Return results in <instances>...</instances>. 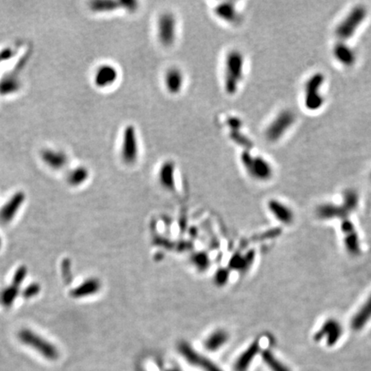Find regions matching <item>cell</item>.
I'll use <instances>...</instances> for the list:
<instances>
[{
    "label": "cell",
    "instance_id": "6da1fadb",
    "mask_svg": "<svg viewBox=\"0 0 371 371\" xmlns=\"http://www.w3.org/2000/svg\"><path fill=\"white\" fill-rule=\"evenodd\" d=\"M246 58L243 52L238 48H232L223 58V88L229 96H235L241 89L245 77Z\"/></svg>",
    "mask_w": 371,
    "mask_h": 371
},
{
    "label": "cell",
    "instance_id": "7a4b0ae2",
    "mask_svg": "<svg viewBox=\"0 0 371 371\" xmlns=\"http://www.w3.org/2000/svg\"><path fill=\"white\" fill-rule=\"evenodd\" d=\"M140 157L139 133L134 124H128L122 131L119 157L126 165H134Z\"/></svg>",
    "mask_w": 371,
    "mask_h": 371
},
{
    "label": "cell",
    "instance_id": "3957f363",
    "mask_svg": "<svg viewBox=\"0 0 371 371\" xmlns=\"http://www.w3.org/2000/svg\"><path fill=\"white\" fill-rule=\"evenodd\" d=\"M240 161L246 173L255 180L267 181L273 177V166L262 156L253 155L249 150H244L240 156Z\"/></svg>",
    "mask_w": 371,
    "mask_h": 371
},
{
    "label": "cell",
    "instance_id": "277c9868",
    "mask_svg": "<svg viewBox=\"0 0 371 371\" xmlns=\"http://www.w3.org/2000/svg\"><path fill=\"white\" fill-rule=\"evenodd\" d=\"M178 19L174 12L165 11L158 16L156 22V36L161 46H174L178 39Z\"/></svg>",
    "mask_w": 371,
    "mask_h": 371
},
{
    "label": "cell",
    "instance_id": "5b68a950",
    "mask_svg": "<svg viewBox=\"0 0 371 371\" xmlns=\"http://www.w3.org/2000/svg\"><path fill=\"white\" fill-rule=\"evenodd\" d=\"M367 17L365 6H354L343 19L335 29V35L340 41H345L351 39L357 31Z\"/></svg>",
    "mask_w": 371,
    "mask_h": 371
},
{
    "label": "cell",
    "instance_id": "8992f818",
    "mask_svg": "<svg viewBox=\"0 0 371 371\" xmlns=\"http://www.w3.org/2000/svg\"><path fill=\"white\" fill-rule=\"evenodd\" d=\"M18 339L23 344L32 348L46 359L58 358V351L56 346L30 329H22L18 333Z\"/></svg>",
    "mask_w": 371,
    "mask_h": 371
},
{
    "label": "cell",
    "instance_id": "52a82bcc",
    "mask_svg": "<svg viewBox=\"0 0 371 371\" xmlns=\"http://www.w3.org/2000/svg\"><path fill=\"white\" fill-rule=\"evenodd\" d=\"M295 120L296 115L292 111L285 109L278 113L265 130V137L267 141L271 143L279 141L288 130H290Z\"/></svg>",
    "mask_w": 371,
    "mask_h": 371
},
{
    "label": "cell",
    "instance_id": "ba28073f",
    "mask_svg": "<svg viewBox=\"0 0 371 371\" xmlns=\"http://www.w3.org/2000/svg\"><path fill=\"white\" fill-rule=\"evenodd\" d=\"M324 81V75L320 73L314 74L307 79L305 84L304 104L308 110H319L324 104V97L320 91Z\"/></svg>",
    "mask_w": 371,
    "mask_h": 371
},
{
    "label": "cell",
    "instance_id": "9c48e42d",
    "mask_svg": "<svg viewBox=\"0 0 371 371\" xmlns=\"http://www.w3.org/2000/svg\"><path fill=\"white\" fill-rule=\"evenodd\" d=\"M162 84L166 92L170 96H178L185 88V73L180 67L175 66L168 67L162 76Z\"/></svg>",
    "mask_w": 371,
    "mask_h": 371
},
{
    "label": "cell",
    "instance_id": "30bf717a",
    "mask_svg": "<svg viewBox=\"0 0 371 371\" xmlns=\"http://www.w3.org/2000/svg\"><path fill=\"white\" fill-rule=\"evenodd\" d=\"M90 8L96 13H109L120 10L133 13L139 8V3L134 0H96L90 3Z\"/></svg>",
    "mask_w": 371,
    "mask_h": 371
},
{
    "label": "cell",
    "instance_id": "8fae6325",
    "mask_svg": "<svg viewBox=\"0 0 371 371\" xmlns=\"http://www.w3.org/2000/svg\"><path fill=\"white\" fill-rule=\"evenodd\" d=\"M213 14L218 20L231 26L238 25L241 22V11L237 4L232 1H224L217 4L213 7Z\"/></svg>",
    "mask_w": 371,
    "mask_h": 371
},
{
    "label": "cell",
    "instance_id": "7c38bea8",
    "mask_svg": "<svg viewBox=\"0 0 371 371\" xmlns=\"http://www.w3.org/2000/svg\"><path fill=\"white\" fill-rule=\"evenodd\" d=\"M119 77V70L115 66L105 63L96 68L93 77V82L98 89H107L112 87L118 82Z\"/></svg>",
    "mask_w": 371,
    "mask_h": 371
},
{
    "label": "cell",
    "instance_id": "4fadbf2b",
    "mask_svg": "<svg viewBox=\"0 0 371 371\" xmlns=\"http://www.w3.org/2000/svg\"><path fill=\"white\" fill-rule=\"evenodd\" d=\"M342 334L343 328L340 322L335 319H328L316 333L314 339L316 341H321L325 339L328 346H334L340 339Z\"/></svg>",
    "mask_w": 371,
    "mask_h": 371
},
{
    "label": "cell",
    "instance_id": "5bb4252c",
    "mask_svg": "<svg viewBox=\"0 0 371 371\" xmlns=\"http://www.w3.org/2000/svg\"><path fill=\"white\" fill-rule=\"evenodd\" d=\"M178 350L184 358L190 362L192 365L198 366L205 371H223L211 360L207 359L206 357L196 352L187 343H180L178 346Z\"/></svg>",
    "mask_w": 371,
    "mask_h": 371
},
{
    "label": "cell",
    "instance_id": "9a60e30c",
    "mask_svg": "<svg viewBox=\"0 0 371 371\" xmlns=\"http://www.w3.org/2000/svg\"><path fill=\"white\" fill-rule=\"evenodd\" d=\"M340 229L344 235V243L348 253L351 255H358L361 251L359 235L353 223L348 218L341 220Z\"/></svg>",
    "mask_w": 371,
    "mask_h": 371
},
{
    "label": "cell",
    "instance_id": "2e32d148",
    "mask_svg": "<svg viewBox=\"0 0 371 371\" xmlns=\"http://www.w3.org/2000/svg\"><path fill=\"white\" fill-rule=\"evenodd\" d=\"M25 200V195L23 192L16 193L10 199L3 207L0 209V222L4 223H8L13 220V218L18 214L21 206H23Z\"/></svg>",
    "mask_w": 371,
    "mask_h": 371
},
{
    "label": "cell",
    "instance_id": "e0dca14e",
    "mask_svg": "<svg viewBox=\"0 0 371 371\" xmlns=\"http://www.w3.org/2000/svg\"><path fill=\"white\" fill-rule=\"evenodd\" d=\"M175 170L176 164L171 159H168L162 162L158 171V180L163 189L167 190H174L175 188Z\"/></svg>",
    "mask_w": 371,
    "mask_h": 371
},
{
    "label": "cell",
    "instance_id": "ac0fdd59",
    "mask_svg": "<svg viewBox=\"0 0 371 371\" xmlns=\"http://www.w3.org/2000/svg\"><path fill=\"white\" fill-rule=\"evenodd\" d=\"M334 58L339 64L345 67H351L357 61V55L351 46H348L345 41L337 42L333 50Z\"/></svg>",
    "mask_w": 371,
    "mask_h": 371
},
{
    "label": "cell",
    "instance_id": "d6986e66",
    "mask_svg": "<svg viewBox=\"0 0 371 371\" xmlns=\"http://www.w3.org/2000/svg\"><path fill=\"white\" fill-rule=\"evenodd\" d=\"M350 212L345 208V206L341 205H334V204H324L320 206L317 209V216L322 219H334L339 218L344 220L347 218Z\"/></svg>",
    "mask_w": 371,
    "mask_h": 371
},
{
    "label": "cell",
    "instance_id": "ffe728a7",
    "mask_svg": "<svg viewBox=\"0 0 371 371\" xmlns=\"http://www.w3.org/2000/svg\"><path fill=\"white\" fill-rule=\"evenodd\" d=\"M100 289L101 283L97 278H88L71 291V296L73 298H84L96 294Z\"/></svg>",
    "mask_w": 371,
    "mask_h": 371
},
{
    "label": "cell",
    "instance_id": "44dd1931",
    "mask_svg": "<svg viewBox=\"0 0 371 371\" xmlns=\"http://www.w3.org/2000/svg\"><path fill=\"white\" fill-rule=\"evenodd\" d=\"M371 319V295L364 301V303L360 307L359 311L354 315L351 319V328L354 331H360L363 327H365L368 321Z\"/></svg>",
    "mask_w": 371,
    "mask_h": 371
},
{
    "label": "cell",
    "instance_id": "7402d4cb",
    "mask_svg": "<svg viewBox=\"0 0 371 371\" xmlns=\"http://www.w3.org/2000/svg\"><path fill=\"white\" fill-rule=\"evenodd\" d=\"M41 159L46 165L52 169L64 168L67 162V157L64 152L46 149L41 152Z\"/></svg>",
    "mask_w": 371,
    "mask_h": 371
},
{
    "label": "cell",
    "instance_id": "603a6c76",
    "mask_svg": "<svg viewBox=\"0 0 371 371\" xmlns=\"http://www.w3.org/2000/svg\"><path fill=\"white\" fill-rule=\"evenodd\" d=\"M268 207L273 216L281 223L284 224H290L292 223L294 214L290 207L275 200H270Z\"/></svg>",
    "mask_w": 371,
    "mask_h": 371
},
{
    "label": "cell",
    "instance_id": "cb8c5ba5",
    "mask_svg": "<svg viewBox=\"0 0 371 371\" xmlns=\"http://www.w3.org/2000/svg\"><path fill=\"white\" fill-rule=\"evenodd\" d=\"M259 351H260V345L258 341L253 342L250 347L248 348L236 360L235 364V371H246Z\"/></svg>",
    "mask_w": 371,
    "mask_h": 371
},
{
    "label": "cell",
    "instance_id": "d4e9b609",
    "mask_svg": "<svg viewBox=\"0 0 371 371\" xmlns=\"http://www.w3.org/2000/svg\"><path fill=\"white\" fill-rule=\"evenodd\" d=\"M229 339V334L225 331L218 330L211 334L205 342V347L210 351H218L223 347Z\"/></svg>",
    "mask_w": 371,
    "mask_h": 371
},
{
    "label": "cell",
    "instance_id": "484cf974",
    "mask_svg": "<svg viewBox=\"0 0 371 371\" xmlns=\"http://www.w3.org/2000/svg\"><path fill=\"white\" fill-rule=\"evenodd\" d=\"M89 176H90V173L87 168L85 167H78V168H73V170L68 174L67 181L71 186L79 187L84 184L88 180Z\"/></svg>",
    "mask_w": 371,
    "mask_h": 371
},
{
    "label": "cell",
    "instance_id": "4316f807",
    "mask_svg": "<svg viewBox=\"0 0 371 371\" xmlns=\"http://www.w3.org/2000/svg\"><path fill=\"white\" fill-rule=\"evenodd\" d=\"M19 287L20 286L12 283L10 286L2 290V292L0 294V303L3 305L4 307H12L19 294Z\"/></svg>",
    "mask_w": 371,
    "mask_h": 371
},
{
    "label": "cell",
    "instance_id": "83f0119b",
    "mask_svg": "<svg viewBox=\"0 0 371 371\" xmlns=\"http://www.w3.org/2000/svg\"><path fill=\"white\" fill-rule=\"evenodd\" d=\"M254 257H255V255L253 252L246 255V256L235 255L229 261V267L231 269L239 270V271L248 269L250 265L252 264Z\"/></svg>",
    "mask_w": 371,
    "mask_h": 371
},
{
    "label": "cell",
    "instance_id": "f1b7e54d",
    "mask_svg": "<svg viewBox=\"0 0 371 371\" xmlns=\"http://www.w3.org/2000/svg\"><path fill=\"white\" fill-rule=\"evenodd\" d=\"M20 88V83L14 76H6L0 80V95H10L18 91Z\"/></svg>",
    "mask_w": 371,
    "mask_h": 371
},
{
    "label": "cell",
    "instance_id": "f546056e",
    "mask_svg": "<svg viewBox=\"0 0 371 371\" xmlns=\"http://www.w3.org/2000/svg\"><path fill=\"white\" fill-rule=\"evenodd\" d=\"M262 358L267 367L272 371H290V368L284 365L269 350H266L262 352Z\"/></svg>",
    "mask_w": 371,
    "mask_h": 371
},
{
    "label": "cell",
    "instance_id": "4dcf8cb0",
    "mask_svg": "<svg viewBox=\"0 0 371 371\" xmlns=\"http://www.w3.org/2000/svg\"><path fill=\"white\" fill-rule=\"evenodd\" d=\"M343 200L342 205L349 212H353L358 206V195L357 192L352 189L345 190L343 195Z\"/></svg>",
    "mask_w": 371,
    "mask_h": 371
},
{
    "label": "cell",
    "instance_id": "1f68e13d",
    "mask_svg": "<svg viewBox=\"0 0 371 371\" xmlns=\"http://www.w3.org/2000/svg\"><path fill=\"white\" fill-rule=\"evenodd\" d=\"M192 262L200 272L206 271L210 265L208 255L206 253H196L192 257Z\"/></svg>",
    "mask_w": 371,
    "mask_h": 371
},
{
    "label": "cell",
    "instance_id": "d6a6232c",
    "mask_svg": "<svg viewBox=\"0 0 371 371\" xmlns=\"http://www.w3.org/2000/svg\"><path fill=\"white\" fill-rule=\"evenodd\" d=\"M61 273L65 283L70 284L73 280V273H72V263L68 259H65L64 261H62Z\"/></svg>",
    "mask_w": 371,
    "mask_h": 371
},
{
    "label": "cell",
    "instance_id": "836d02e7",
    "mask_svg": "<svg viewBox=\"0 0 371 371\" xmlns=\"http://www.w3.org/2000/svg\"><path fill=\"white\" fill-rule=\"evenodd\" d=\"M229 278V269L227 268H220L218 270L214 276L215 284H218V286H223L226 284Z\"/></svg>",
    "mask_w": 371,
    "mask_h": 371
},
{
    "label": "cell",
    "instance_id": "e575fe53",
    "mask_svg": "<svg viewBox=\"0 0 371 371\" xmlns=\"http://www.w3.org/2000/svg\"><path fill=\"white\" fill-rule=\"evenodd\" d=\"M40 290H41V287H40L39 284H36V283L31 284L25 290H23V297L26 299L32 298L34 296H36L38 293L40 292Z\"/></svg>",
    "mask_w": 371,
    "mask_h": 371
},
{
    "label": "cell",
    "instance_id": "d590c367",
    "mask_svg": "<svg viewBox=\"0 0 371 371\" xmlns=\"http://www.w3.org/2000/svg\"><path fill=\"white\" fill-rule=\"evenodd\" d=\"M27 268L25 267H20L18 268L16 273H15L14 277L12 278V283L17 284L18 286H21V284L23 283L24 278L26 277Z\"/></svg>",
    "mask_w": 371,
    "mask_h": 371
},
{
    "label": "cell",
    "instance_id": "8d00e7d4",
    "mask_svg": "<svg viewBox=\"0 0 371 371\" xmlns=\"http://www.w3.org/2000/svg\"><path fill=\"white\" fill-rule=\"evenodd\" d=\"M1 246H2V240H1V237H0V249H1Z\"/></svg>",
    "mask_w": 371,
    "mask_h": 371
},
{
    "label": "cell",
    "instance_id": "74e56055",
    "mask_svg": "<svg viewBox=\"0 0 371 371\" xmlns=\"http://www.w3.org/2000/svg\"><path fill=\"white\" fill-rule=\"evenodd\" d=\"M168 371H179V370H177V369H171V370H168Z\"/></svg>",
    "mask_w": 371,
    "mask_h": 371
},
{
    "label": "cell",
    "instance_id": "f35d334b",
    "mask_svg": "<svg viewBox=\"0 0 371 371\" xmlns=\"http://www.w3.org/2000/svg\"><path fill=\"white\" fill-rule=\"evenodd\" d=\"M1 61H3V60H2V58H1V57H0V63H1Z\"/></svg>",
    "mask_w": 371,
    "mask_h": 371
},
{
    "label": "cell",
    "instance_id": "ab89813d",
    "mask_svg": "<svg viewBox=\"0 0 371 371\" xmlns=\"http://www.w3.org/2000/svg\"><path fill=\"white\" fill-rule=\"evenodd\" d=\"M370 179H371V174H370Z\"/></svg>",
    "mask_w": 371,
    "mask_h": 371
}]
</instances>
